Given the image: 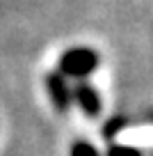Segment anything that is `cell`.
<instances>
[{"label": "cell", "instance_id": "6da1fadb", "mask_svg": "<svg viewBox=\"0 0 153 156\" xmlns=\"http://www.w3.org/2000/svg\"><path fill=\"white\" fill-rule=\"evenodd\" d=\"M96 64H98V58H96L94 51L71 48V51H66V53L62 55L59 67H62V71L69 73V76H87V73H91L96 69Z\"/></svg>", "mask_w": 153, "mask_h": 156}, {"label": "cell", "instance_id": "7a4b0ae2", "mask_svg": "<svg viewBox=\"0 0 153 156\" xmlns=\"http://www.w3.org/2000/svg\"><path fill=\"white\" fill-rule=\"evenodd\" d=\"M117 140H119V145L133 147V149H139V147H153V126L121 131L119 136H117Z\"/></svg>", "mask_w": 153, "mask_h": 156}, {"label": "cell", "instance_id": "3957f363", "mask_svg": "<svg viewBox=\"0 0 153 156\" xmlns=\"http://www.w3.org/2000/svg\"><path fill=\"white\" fill-rule=\"evenodd\" d=\"M48 92H50V99L53 103L59 108V110H66L69 101H71V92H69L66 83H64L62 76H50L48 78Z\"/></svg>", "mask_w": 153, "mask_h": 156}, {"label": "cell", "instance_id": "277c9868", "mask_svg": "<svg viewBox=\"0 0 153 156\" xmlns=\"http://www.w3.org/2000/svg\"><path fill=\"white\" fill-rule=\"evenodd\" d=\"M76 99H78L80 108L87 112V115H98V110H100V99H98V94H96L89 85H85V83L78 85Z\"/></svg>", "mask_w": 153, "mask_h": 156}, {"label": "cell", "instance_id": "5b68a950", "mask_svg": "<svg viewBox=\"0 0 153 156\" xmlns=\"http://www.w3.org/2000/svg\"><path fill=\"white\" fill-rule=\"evenodd\" d=\"M71 156H98V154H96V149L91 145H87V142H78V145L71 149Z\"/></svg>", "mask_w": 153, "mask_h": 156}, {"label": "cell", "instance_id": "8992f818", "mask_svg": "<svg viewBox=\"0 0 153 156\" xmlns=\"http://www.w3.org/2000/svg\"><path fill=\"white\" fill-rule=\"evenodd\" d=\"M110 156H137V149H133V147H126V145H117L114 149L110 151Z\"/></svg>", "mask_w": 153, "mask_h": 156}]
</instances>
